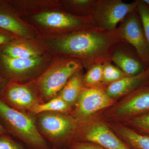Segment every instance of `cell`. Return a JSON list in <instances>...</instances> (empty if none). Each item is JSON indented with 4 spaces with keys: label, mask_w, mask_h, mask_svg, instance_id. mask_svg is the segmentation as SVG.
I'll return each mask as SVG.
<instances>
[{
    "label": "cell",
    "mask_w": 149,
    "mask_h": 149,
    "mask_svg": "<svg viewBox=\"0 0 149 149\" xmlns=\"http://www.w3.org/2000/svg\"><path fill=\"white\" fill-rule=\"evenodd\" d=\"M0 29L17 38L41 39L36 30L19 16L7 0L0 4Z\"/></svg>",
    "instance_id": "13"
},
{
    "label": "cell",
    "mask_w": 149,
    "mask_h": 149,
    "mask_svg": "<svg viewBox=\"0 0 149 149\" xmlns=\"http://www.w3.org/2000/svg\"><path fill=\"white\" fill-rule=\"evenodd\" d=\"M136 8V1L126 3L121 0H95L92 17L96 27L113 31L126 15Z\"/></svg>",
    "instance_id": "9"
},
{
    "label": "cell",
    "mask_w": 149,
    "mask_h": 149,
    "mask_svg": "<svg viewBox=\"0 0 149 149\" xmlns=\"http://www.w3.org/2000/svg\"><path fill=\"white\" fill-rule=\"evenodd\" d=\"M53 56L46 53L30 58H15L0 53V74L8 82L35 80L47 68Z\"/></svg>",
    "instance_id": "5"
},
{
    "label": "cell",
    "mask_w": 149,
    "mask_h": 149,
    "mask_svg": "<svg viewBox=\"0 0 149 149\" xmlns=\"http://www.w3.org/2000/svg\"><path fill=\"white\" fill-rule=\"evenodd\" d=\"M124 101L116 109V115L132 118L149 112V83L128 94Z\"/></svg>",
    "instance_id": "15"
},
{
    "label": "cell",
    "mask_w": 149,
    "mask_h": 149,
    "mask_svg": "<svg viewBox=\"0 0 149 149\" xmlns=\"http://www.w3.org/2000/svg\"><path fill=\"white\" fill-rule=\"evenodd\" d=\"M72 142H90L107 149H132L103 122L89 118L78 120Z\"/></svg>",
    "instance_id": "7"
},
{
    "label": "cell",
    "mask_w": 149,
    "mask_h": 149,
    "mask_svg": "<svg viewBox=\"0 0 149 149\" xmlns=\"http://www.w3.org/2000/svg\"><path fill=\"white\" fill-rule=\"evenodd\" d=\"M6 132L5 129L4 128L3 126L2 125L1 123H0V135H2V134H5Z\"/></svg>",
    "instance_id": "30"
},
{
    "label": "cell",
    "mask_w": 149,
    "mask_h": 149,
    "mask_svg": "<svg viewBox=\"0 0 149 149\" xmlns=\"http://www.w3.org/2000/svg\"><path fill=\"white\" fill-rule=\"evenodd\" d=\"M8 82V80H7L6 79H5L4 78H3V77L0 74V93H1V92L3 88L7 84Z\"/></svg>",
    "instance_id": "29"
},
{
    "label": "cell",
    "mask_w": 149,
    "mask_h": 149,
    "mask_svg": "<svg viewBox=\"0 0 149 149\" xmlns=\"http://www.w3.org/2000/svg\"><path fill=\"white\" fill-rule=\"evenodd\" d=\"M112 128L118 136L131 149H149V135L120 124H115Z\"/></svg>",
    "instance_id": "18"
},
{
    "label": "cell",
    "mask_w": 149,
    "mask_h": 149,
    "mask_svg": "<svg viewBox=\"0 0 149 149\" xmlns=\"http://www.w3.org/2000/svg\"><path fill=\"white\" fill-rule=\"evenodd\" d=\"M132 129L139 133L149 136V112L130 118Z\"/></svg>",
    "instance_id": "24"
},
{
    "label": "cell",
    "mask_w": 149,
    "mask_h": 149,
    "mask_svg": "<svg viewBox=\"0 0 149 149\" xmlns=\"http://www.w3.org/2000/svg\"><path fill=\"white\" fill-rule=\"evenodd\" d=\"M102 65V63L96 64L83 74L82 83L84 88L103 89L105 91L106 88L103 83Z\"/></svg>",
    "instance_id": "21"
},
{
    "label": "cell",
    "mask_w": 149,
    "mask_h": 149,
    "mask_svg": "<svg viewBox=\"0 0 149 149\" xmlns=\"http://www.w3.org/2000/svg\"><path fill=\"white\" fill-rule=\"evenodd\" d=\"M52 149H61L58 148H53Z\"/></svg>",
    "instance_id": "34"
},
{
    "label": "cell",
    "mask_w": 149,
    "mask_h": 149,
    "mask_svg": "<svg viewBox=\"0 0 149 149\" xmlns=\"http://www.w3.org/2000/svg\"><path fill=\"white\" fill-rule=\"evenodd\" d=\"M137 9L149 43V6L143 0H136Z\"/></svg>",
    "instance_id": "25"
},
{
    "label": "cell",
    "mask_w": 149,
    "mask_h": 149,
    "mask_svg": "<svg viewBox=\"0 0 149 149\" xmlns=\"http://www.w3.org/2000/svg\"><path fill=\"white\" fill-rule=\"evenodd\" d=\"M147 70H148V80L147 83H149V65L148 67V68H147Z\"/></svg>",
    "instance_id": "31"
},
{
    "label": "cell",
    "mask_w": 149,
    "mask_h": 149,
    "mask_svg": "<svg viewBox=\"0 0 149 149\" xmlns=\"http://www.w3.org/2000/svg\"><path fill=\"white\" fill-rule=\"evenodd\" d=\"M0 149H25L22 145L5 134L0 135Z\"/></svg>",
    "instance_id": "26"
},
{
    "label": "cell",
    "mask_w": 149,
    "mask_h": 149,
    "mask_svg": "<svg viewBox=\"0 0 149 149\" xmlns=\"http://www.w3.org/2000/svg\"><path fill=\"white\" fill-rule=\"evenodd\" d=\"M110 60L128 76L138 75L148 68L135 50L124 41L113 48Z\"/></svg>",
    "instance_id": "12"
},
{
    "label": "cell",
    "mask_w": 149,
    "mask_h": 149,
    "mask_svg": "<svg viewBox=\"0 0 149 149\" xmlns=\"http://www.w3.org/2000/svg\"><path fill=\"white\" fill-rule=\"evenodd\" d=\"M147 69L141 74L135 76H127L111 83L107 87L105 92L108 95L114 100L128 95L137 88L147 83Z\"/></svg>",
    "instance_id": "17"
},
{
    "label": "cell",
    "mask_w": 149,
    "mask_h": 149,
    "mask_svg": "<svg viewBox=\"0 0 149 149\" xmlns=\"http://www.w3.org/2000/svg\"><path fill=\"white\" fill-rule=\"evenodd\" d=\"M22 18L33 27L41 39L53 38L77 30L95 27L92 17L74 16L61 10L49 11Z\"/></svg>",
    "instance_id": "2"
},
{
    "label": "cell",
    "mask_w": 149,
    "mask_h": 149,
    "mask_svg": "<svg viewBox=\"0 0 149 149\" xmlns=\"http://www.w3.org/2000/svg\"><path fill=\"white\" fill-rule=\"evenodd\" d=\"M95 0H60L61 10L79 17H92Z\"/></svg>",
    "instance_id": "20"
},
{
    "label": "cell",
    "mask_w": 149,
    "mask_h": 149,
    "mask_svg": "<svg viewBox=\"0 0 149 149\" xmlns=\"http://www.w3.org/2000/svg\"><path fill=\"white\" fill-rule=\"evenodd\" d=\"M4 0H0V4Z\"/></svg>",
    "instance_id": "33"
},
{
    "label": "cell",
    "mask_w": 149,
    "mask_h": 149,
    "mask_svg": "<svg viewBox=\"0 0 149 149\" xmlns=\"http://www.w3.org/2000/svg\"><path fill=\"white\" fill-rule=\"evenodd\" d=\"M114 101L103 89L83 87L70 114L78 120H87L96 112L110 106Z\"/></svg>",
    "instance_id": "11"
},
{
    "label": "cell",
    "mask_w": 149,
    "mask_h": 149,
    "mask_svg": "<svg viewBox=\"0 0 149 149\" xmlns=\"http://www.w3.org/2000/svg\"><path fill=\"white\" fill-rule=\"evenodd\" d=\"M41 40L48 53L77 59L86 71L96 64L110 61L113 48L123 41L117 28L107 31L96 27Z\"/></svg>",
    "instance_id": "1"
},
{
    "label": "cell",
    "mask_w": 149,
    "mask_h": 149,
    "mask_svg": "<svg viewBox=\"0 0 149 149\" xmlns=\"http://www.w3.org/2000/svg\"><path fill=\"white\" fill-rule=\"evenodd\" d=\"M120 37L136 51L146 66L149 65V43L137 8L126 15L117 27Z\"/></svg>",
    "instance_id": "10"
},
{
    "label": "cell",
    "mask_w": 149,
    "mask_h": 149,
    "mask_svg": "<svg viewBox=\"0 0 149 149\" xmlns=\"http://www.w3.org/2000/svg\"><path fill=\"white\" fill-rule=\"evenodd\" d=\"M0 100L13 109L31 114L35 107L44 103L35 80L9 81L0 93Z\"/></svg>",
    "instance_id": "8"
},
{
    "label": "cell",
    "mask_w": 149,
    "mask_h": 149,
    "mask_svg": "<svg viewBox=\"0 0 149 149\" xmlns=\"http://www.w3.org/2000/svg\"><path fill=\"white\" fill-rule=\"evenodd\" d=\"M83 69L77 59L53 56L47 68L35 80L44 102L57 95L70 77Z\"/></svg>",
    "instance_id": "4"
},
{
    "label": "cell",
    "mask_w": 149,
    "mask_h": 149,
    "mask_svg": "<svg viewBox=\"0 0 149 149\" xmlns=\"http://www.w3.org/2000/svg\"><path fill=\"white\" fill-rule=\"evenodd\" d=\"M83 71V69L73 74L57 95L72 108L76 105L83 88L82 83Z\"/></svg>",
    "instance_id": "19"
},
{
    "label": "cell",
    "mask_w": 149,
    "mask_h": 149,
    "mask_svg": "<svg viewBox=\"0 0 149 149\" xmlns=\"http://www.w3.org/2000/svg\"><path fill=\"white\" fill-rule=\"evenodd\" d=\"M147 5L149 6V0H143Z\"/></svg>",
    "instance_id": "32"
},
{
    "label": "cell",
    "mask_w": 149,
    "mask_h": 149,
    "mask_svg": "<svg viewBox=\"0 0 149 149\" xmlns=\"http://www.w3.org/2000/svg\"><path fill=\"white\" fill-rule=\"evenodd\" d=\"M35 116L40 133L56 146L69 143L78 123L70 114L58 112H44Z\"/></svg>",
    "instance_id": "6"
},
{
    "label": "cell",
    "mask_w": 149,
    "mask_h": 149,
    "mask_svg": "<svg viewBox=\"0 0 149 149\" xmlns=\"http://www.w3.org/2000/svg\"><path fill=\"white\" fill-rule=\"evenodd\" d=\"M0 120L7 132L30 149H50L37 128L35 116L16 110L0 100Z\"/></svg>",
    "instance_id": "3"
},
{
    "label": "cell",
    "mask_w": 149,
    "mask_h": 149,
    "mask_svg": "<svg viewBox=\"0 0 149 149\" xmlns=\"http://www.w3.org/2000/svg\"><path fill=\"white\" fill-rule=\"evenodd\" d=\"M0 53L15 58H28L43 55L48 53L41 39L17 38L0 47Z\"/></svg>",
    "instance_id": "14"
},
{
    "label": "cell",
    "mask_w": 149,
    "mask_h": 149,
    "mask_svg": "<svg viewBox=\"0 0 149 149\" xmlns=\"http://www.w3.org/2000/svg\"><path fill=\"white\" fill-rule=\"evenodd\" d=\"M7 1L21 17L61 10L60 0H7Z\"/></svg>",
    "instance_id": "16"
},
{
    "label": "cell",
    "mask_w": 149,
    "mask_h": 149,
    "mask_svg": "<svg viewBox=\"0 0 149 149\" xmlns=\"http://www.w3.org/2000/svg\"><path fill=\"white\" fill-rule=\"evenodd\" d=\"M103 83L107 87L111 83L128 76L111 61L103 64Z\"/></svg>",
    "instance_id": "23"
},
{
    "label": "cell",
    "mask_w": 149,
    "mask_h": 149,
    "mask_svg": "<svg viewBox=\"0 0 149 149\" xmlns=\"http://www.w3.org/2000/svg\"><path fill=\"white\" fill-rule=\"evenodd\" d=\"M17 37L10 33L0 29V47L15 40Z\"/></svg>",
    "instance_id": "28"
},
{
    "label": "cell",
    "mask_w": 149,
    "mask_h": 149,
    "mask_svg": "<svg viewBox=\"0 0 149 149\" xmlns=\"http://www.w3.org/2000/svg\"><path fill=\"white\" fill-rule=\"evenodd\" d=\"M68 145L70 149H107L90 142H72Z\"/></svg>",
    "instance_id": "27"
},
{
    "label": "cell",
    "mask_w": 149,
    "mask_h": 149,
    "mask_svg": "<svg viewBox=\"0 0 149 149\" xmlns=\"http://www.w3.org/2000/svg\"><path fill=\"white\" fill-rule=\"evenodd\" d=\"M72 109L73 108L63 99L56 96L48 102L38 105L33 110L32 114L36 116L46 111L58 112L70 114Z\"/></svg>",
    "instance_id": "22"
}]
</instances>
